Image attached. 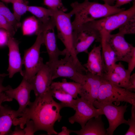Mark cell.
<instances>
[{"mask_svg": "<svg viewBox=\"0 0 135 135\" xmlns=\"http://www.w3.org/2000/svg\"><path fill=\"white\" fill-rule=\"evenodd\" d=\"M50 88L62 90L71 95L74 99L80 96L82 92L83 86L81 84L75 82H68L63 78L61 82H53Z\"/></svg>", "mask_w": 135, "mask_h": 135, "instance_id": "20", "label": "cell"}, {"mask_svg": "<svg viewBox=\"0 0 135 135\" xmlns=\"http://www.w3.org/2000/svg\"><path fill=\"white\" fill-rule=\"evenodd\" d=\"M0 14L4 17L16 31L21 23L16 19L13 13L2 2H0Z\"/></svg>", "mask_w": 135, "mask_h": 135, "instance_id": "25", "label": "cell"}, {"mask_svg": "<svg viewBox=\"0 0 135 135\" xmlns=\"http://www.w3.org/2000/svg\"><path fill=\"white\" fill-rule=\"evenodd\" d=\"M32 90L30 83L24 78L16 88H12L5 91L6 96L12 100L15 99L18 102L19 108L18 110L21 113H23L31 102L30 101V93Z\"/></svg>", "mask_w": 135, "mask_h": 135, "instance_id": "13", "label": "cell"}, {"mask_svg": "<svg viewBox=\"0 0 135 135\" xmlns=\"http://www.w3.org/2000/svg\"><path fill=\"white\" fill-rule=\"evenodd\" d=\"M62 131L58 132V135H69L72 133V130L68 129L65 126H64L62 127Z\"/></svg>", "mask_w": 135, "mask_h": 135, "instance_id": "38", "label": "cell"}, {"mask_svg": "<svg viewBox=\"0 0 135 135\" xmlns=\"http://www.w3.org/2000/svg\"><path fill=\"white\" fill-rule=\"evenodd\" d=\"M52 97L59 100L63 108L68 107L74 110L76 100L71 95L60 90L50 88Z\"/></svg>", "mask_w": 135, "mask_h": 135, "instance_id": "23", "label": "cell"}, {"mask_svg": "<svg viewBox=\"0 0 135 135\" xmlns=\"http://www.w3.org/2000/svg\"><path fill=\"white\" fill-rule=\"evenodd\" d=\"M0 28L5 30L10 35L13 37L16 32L15 29L8 20L0 14Z\"/></svg>", "mask_w": 135, "mask_h": 135, "instance_id": "30", "label": "cell"}, {"mask_svg": "<svg viewBox=\"0 0 135 135\" xmlns=\"http://www.w3.org/2000/svg\"><path fill=\"white\" fill-rule=\"evenodd\" d=\"M96 108L101 109L107 118L109 123V127L106 129V135H112L114 130L120 125L126 124L127 120L124 117V114L127 111L128 107L126 104L117 106L112 103H103L96 100L93 103Z\"/></svg>", "mask_w": 135, "mask_h": 135, "instance_id": "9", "label": "cell"}, {"mask_svg": "<svg viewBox=\"0 0 135 135\" xmlns=\"http://www.w3.org/2000/svg\"><path fill=\"white\" fill-rule=\"evenodd\" d=\"M4 78L0 77V94L1 93L4 92L6 90L12 88L11 86L9 85L5 86L3 85V82Z\"/></svg>", "mask_w": 135, "mask_h": 135, "instance_id": "37", "label": "cell"}, {"mask_svg": "<svg viewBox=\"0 0 135 135\" xmlns=\"http://www.w3.org/2000/svg\"><path fill=\"white\" fill-rule=\"evenodd\" d=\"M16 126L14 130L11 132L9 135H25V132L24 129L19 126Z\"/></svg>", "mask_w": 135, "mask_h": 135, "instance_id": "34", "label": "cell"}, {"mask_svg": "<svg viewBox=\"0 0 135 135\" xmlns=\"http://www.w3.org/2000/svg\"><path fill=\"white\" fill-rule=\"evenodd\" d=\"M131 115L126 124L129 126V128L125 135H135V106L132 105L131 108Z\"/></svg>", "mask_w": 135, "mask_h": 135, "instance_id": "29", "label": "cell"}, {"mask_svg": "<svg viewBox=\"0 0 135 135\" xmlns=\"http://www.w3.org/2000/svg\"><path fill=\"white\" fill-rule=\"evenodd\" d=\"M8 76V74L5 73L0 74V77H4L7 76Z\"/></svg>", "mask_w": 135, "mask_h": 135, "instance_id": "42", "label": "cell"}, {"mask_svg": "<svg viewBox=\"0 0 135 135\" xmlns=\"http://www.w3.org/2000/svg\"><path fill=\"white\" fill-rule=\"evenodd\" d=\"M62 59L52 63H46L50 68L53 80L59 78L70 79L74 82L82 84L85 81L86 68L79 60H76L68 52Z\"/></svg>", "mask_w": 135, "mask_h": 135, "instance_id": "3", "label": "cell"}, {"mask_svg": "<svg viewBox=\"0 0 135 135\" xmlns=\"http://www.w3.org/2000/svg\"><path fill=\"white\" fill-rule=\"evenodd\" d=\"M100 44L104 65V72H111L112 71L114 65L117 62L115 54L105 40L102 39Z\"/></svg>", "mask_w": 135, "mask_h": 135, "instance_id": "21", "label": "cell"}, {"mask_svg": "<svg viewBox=\"0 0 135 135\" xmlns=\"http://www.w3.org/2000/svg\"><path fill=\"white\" fill-rule=\"evenodd\" d=\"M13 14L17 20L20 22L22 16L27 11L28 5L24 0H13Z\"/></svg>", "mask_w": 135, "mask_h": 135, "instance_id": "26", "label": "cell"}, {"mask_svg": "<svg viewBox=\"0 0 135 135\" xmlns=\"http://www.w3.org/2000/svg\"><path fill=\"white\" fill-rule=\"evenodd\" d=\"M53 80L50 66L46 62L44 63L30 82L35 96L43 95L49 92Z\"/></svg>", "mask_w": 135, "mask_h": 135, "instance_id": "14", "label": "cell"}, {"mask_svg": "<svg viewBox=\"0 0 135 135\" xmlns=\"http://www.w3.org/2000/svg\"><path fill=\"white\" fill-rule=\"evenodd\" d=\"M72 16L69 13L60 10H54L53 17L58 37L66 49L76 60H79L74 47L73 29L71 20Z\"/></svg>", "mask_w": 135, "mask_h": 135, "instance_id": "7", "label": "cell"}, {"mask_svg": "<svg viewBox=\"0 0 135 135\" xmlns=\"http://www.w3.org/2000/svg\"><path fill=\"white\" fill-rule=\"evenodd\" d=\"M39 26V22L34 16L26 19L22 25L23 34L27 36L35 34L38 30Z\"/></svg>", "mask_w": 135, "mask_h": 135, "instance_id": "24", "label": "cell"}, {"mask_svg": "<svg viewBox=\"0 0 135 135\" xmlns=\"http://www.w3.org/2000/svg\"><path fill=\"white\" fill-rule=\"evenodd\" d=\"M124 35L118 32L102 35V39L105 40L115 54L117 62L122 61L128 63L135 48L126 40Z\"/></svg>", "mask_w": 135, "mask_h": 135, "instance_id": "12", "label": "cell"}, {"mask_svg": "<svg viewBox=\"0 0 135 135\" xmlns=\"http://www.w3.org/2000/svg\"><path fill=\"white\" fill-rule=\"evenodd\" d=\"M55 24L53 18L47 23L43 25L40 32L43 34L44 43L49 57V63H52L59 59L60 56H65L68 52L66 49L60 50L56 43L54 32Z\"/></svg>", "mask_w": 135, "mask_h": 135, "instance_id": "11", "label": "cell"}, {"mask_svg": "<svg viewBox=\"0 0 135 135\" xmlns=\"http://www.w3.org/2000/svg\"><path fill=\"white\" fill-rule=\"evenodd\" d=\"M37 36L33 45L24 51L22 59L25 68L22 77L30 82L44 63L43 58L40 56V47L44 43L43 34L41 33Z\"/></svg>", "mask_w": 135, "mask_h": 135, "instance_id": "6", "label": "cell"}, {"mask_svg": "<svg viewBox=\"0 0 135 135\" xmlns=\"http://www.w3.org/2000/svg\"><path fill=\"white\" fill-rule=\"evenodd\" d=\"M27 11L34 15L40 23H44L48 21L53 16V10L39 6H28Z\"/></svg>", "mask_w": 135, "mask_h": 135, "instance_id": "22", "label": "cell"}, {"mask_svg": "<svg viewBox=\"0 0 135 135\" xmlns=\"http://www.w3.org/2000/svg\"><path fill=\"white\" fill-rule=\"evenodd\" d=\"M28 106L20 118L14 120V125L23 129L26 121L31 120L34 123L36 132L43 130L49 135L57 134L54 126L56 122L61 120L60 112L63 107L60 102L54 100L50 89L43 95L36 96L34 101Z\"/></svg>", "mask_w": 135, "mask_h": 135, "instance_id": "1", "label": "cell"}, {"mask_svg": "<svg viewBox=\"0 0 135 135\" xmlns=\"http://www.w3.org/2000/svg\"><path fill=\"white\" fill-rule=\"evenodd\" d=\"M102 78L96 100L98 102L114 103L115 105L118 106L120 102H124L135 106L134 93L116 86Z\"/></svg>", "mask_w": 135, "mask_h": 135, "instance_id": "4", "label": "cell"}, {"mask_svg": "<svg viewBox=\"0 0 135 135\" xmlns=\"http://www.w3.org/2000/svg\"><path fill=\"white\" fill-rule=\"evenodd\" d=\"M72 10L69 12L74 18L72 22L73 30L85 23L103 18L125 10L114 5L90 2L84 0L82 3L77 1L70 4Z\"/></svg>", "mask_w": 135, "mask_h": 135, "instance_id": "2", "label": "cell"}, {"mask_svg": "<svg viewBox=\"0 0 135 135\" xmlns=\"http://www.w3.org/2000/svg\"><path fill=\"white\" fill-rule=\"evenodd\" d=\"M76 99V102L74 110L75 113L68 118L70 124L78 123L82 128L90 118L103 115L102 110L96 108L92 102L82 97L78 96Z\"/></svg>", "mask_w": 135, "mask_h": 135, "instance_id": "10", "label": "cell"}, {"mask_svg": "<svg viewBox=\"0 0 135 135\" xmlns=\"http://www.w3.org/2000/svg\"><path fill=\"white\" fill-rule=\"evenodd\" d=\"M101 51V44L98 46L94 45L91 50L88 54L87 61L83 65L87 72L100 76L105 72L104 62Z\"/></svg>", "mask_w": 135, "mask_h": 135, "instance_id": "16", "label": "cell"}, {"mask_svg": "<svg viewBox=\"0 0 135 135\" xmlns=\"http://www.w3.org/2000/svg\"><path fill=\"white\" fill-rule=\"evenodd\" d=\"M102 35L100 31L91 22L84 24L73 30V44L75 53L84 52L88 54V49L94 41L102 40Z\"/></svg>", "mask_w": 135, "mask_h": 135, "instance_id": "5", "label": "cell"}, {"mask_svg": "<svg viewBox=\"0 0 135 135\" xmlns=\"http://www.w3.org/2000/svg\"><path fill=\"white\" fill-rule=\"evenodd\" d=\"M134 15L135 0L132 6L126 10L91 22L101 34H106L118 28L129 18Z\"/></svg>", "mask_w": 135, "mask_h": 135, "instance_id": "8", "label": "cell"}, {"mask_svg": "<svg viewBox=\"0 0 135 135\" xmlns=\"http://www.w3.org/2000/svg\"><path fill=\"white\" fill-rule=\"evenodd\" d=\"M2 2L6 3H12L13 0H0Z\"/></svg>", "mask_w": 135, "mask_h": 135, "instance_id": "41", "label": "cell"}, {"mask_svg": "<svg viewBox=\"0 0 135 135\" xmlns=\"http://www.w3.org/2000/svg\"><path fill=\"white\" fill-rule=\"evenodd\" d=\"M18 41L13 37L10 36L7 44L9 50L8 65L7 71L10 78L17 73H20L22 76V60L19 51Z\"/></svg>", "mask_w": 135, "mask_h": 135, "instance_id": "15", "label": "cell"}, {"mask_svg": "<svg viewBox=\"0 0 135 135\" xmlns=\"http://www.w3.org/2000/svg\"><path fill=\"white\" fill-rule=\"evenodd\" d=\"M102 115L92 118L83 128L78 130H72V132L78 135H106Z\"/></svg>", "mask_w": 135, "mask_h": 135, "instance_id": "19", "label": "cell"}, {"mask_svg": "<svg viewBox=\"0 0 135 135\" xmlns=\"http://www.w3.org/2000/svg\"><path fill=\"white\" fill-rule=\"evenodd\" d=\"M85 75V82L82 84L83 92L81 97L93 103L97 100L102 78L100 76L88 72Z\"/></svg>", "mask_w": 135, "mask_h": 135, "instance_id": "17", "label": "cell"}, {"mask_svg": "<svg viewBox=\"0 0 135 135\" xmlns=\"http://www.w3.org/2000/svg\"><path fill=\"white\" fill-rule=\"evenodd\" d=\"M44 5L54 10H60L65 12L67 9L64 6L61 0H43Z\"/></svg>", "mask_w": 135, "mask_h": 135, "instance_id": "28", "label": "cell"}, {"mask_svg": "<svg viewBox=\"0 0 135 135\" xmlns=\"http://www.w3.org/2000/svg\"><path fill=\"white\" fill-rule=\"evenodd\" d=\"M118 28V32L124 35L135 34V15L129 18Z\"/></svg>", "mask_w": 135, "mask_h": 135, "instance_id": "27", "label": "cell"}, {"mask_svg": "<svg viewBox=\"0 0 135 135\" xmlns=\"http://www.w3.org/2000/svg\"><path fill=\"white\" fill-rule=\"evenodd\" d=\"M134 0H115L116 3L114 6L117 8H120L121 6Z\"/></svg>", "mask_w": 135, "mask_h": 135, "instance_id": "36", "label": "cell"}, {"mask_svg": "<svg viewBox=\"0 0 135 135\" xmlns=\"http://www.w3.org/2000/svg\"><path fill=\"white\" fill-rule=\"evenodd\" d=\"M11 101L12 100L6 96L4 92H3L0 94V106L3 102Z\"/></svg>", "mask_w": 135, "mask_h": 135, "instance_id": "39", "label": "cell"}, {"mask_svg": "<svg viewBox=\"0 0 135 135\" xmlns=\"http://www.w3.org/2000/svg\"><path fill=\"white\" fill-rule=\"evenodd\" d=\"M26 127L23 128L25 135H34L36 132L34 123L32 120H27L25 123Z\"/></svg>", "mask_w": 135, "mask_h": 135, "instance_id": "32", "label": "cell"}, {"mask_svg": "<svg viewBox=\"0 0 135 135\" xmlns=\"http://www.w3.org/2000/svg\"><path fill=\"white\" fill-rule=\"evenodd\" d=\"M129 80L131 84V86L128 90L131 92L132 91H134L135 90V74L134 73L130 75Z\"/></svg>", "mask_w": 135, "mask_h": 135, "instance_id": "35", "label": "cell"}, {"mask_svg": "<svg viewBox=\"0 0 135 135\" xmlns=\"http://www.w3.org/2000/svg\"><path fill=\"white\" fill-rule=\"evenodd\" d=\"M24 2H25L26 3V4H27L28 2L27 1H26V0H24Z\"/></svg>", "mask_w": 135, "mask_h": 135, "instance_id": "43", "label": "cell"}, {"mask_svg": "<svg viewBox=\"0 0 135 135\" xmlns=\"http://www.w3.org/2000/svg\"><path fill=\"white\" fill-rule=\"evenodd\" d=\"M104 2V4H108L110 5H113L115 2V0H102Z\"/></svg>", "mask_w": 135, "mask_h": 135, "instance_id": "40", "label": "cell"}, {"mask_svg": "<svg viewBox=\"0 0 135 135\" xmlns=\"http://www.w3.org/2000/svg\"><path fill=\"white\" fill-rule=\"evenodd\" d=\"M127 63L128 66L127 70L131 74L135 67V49L132 51Z\"/></svg>", "mask_w": 135, "mask_h": 135, "instance_id": "33", "label": "cell"}, {"mask_svg": "<svg viewBox=\"0 0 135 135\" xmlns=\"http://www.w3.org/2000/svg\"><path fill=\"white\" fill-rule=\"evenodd\" d=\"M18 110H13L8 105L0 106V135H9L14 120L20 116Z\"/></svg>", "mask_w": 135, "mask_h": 135, "instance_id": "18", "label": "cell"}, {"mask_svg": "<svg viewBox=\"0 0 135 135\" xmlns=\"http://www.w3.org/2000/svg\"><path fill=\"white\" fill-rule=\"evenodd\" d=\"M10 36H12L5 30L0 28V48L7 46Z\"/></svg>", "mask_w": 135, "mask_h": 135, "instance_id": "31", "label": "cell"}]
</instances>
